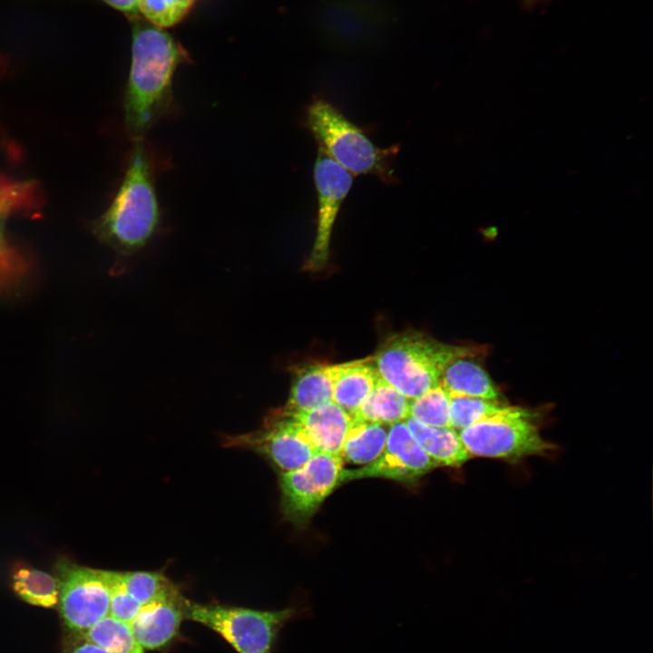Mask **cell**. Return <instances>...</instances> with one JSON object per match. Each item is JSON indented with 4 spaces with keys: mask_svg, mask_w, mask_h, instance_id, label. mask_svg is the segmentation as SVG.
<instances>
[{
    "mask_svg": "<svg viewBox=\"0 0 653 653\" xmlns=\"http://www.w3.org/2000/svg\"><path fill=\"white\" fill-rule=\"evenodd\" d=\"M132 62L123 99V118L132 141L176 110L173 77L190 60L187 51L162 28L131 17Z\"/></svg>",
    "mask_w": 653,
    "mask_h": 653,
    "instance_id": "1",
    "label": "cell"
},
{
    "mask_svg": "<svg viewBox=\"0 0 653 653\" xmlns=\"http://www.w3.org/2000/svg\"><path fill=\"white\" fill-rule=\"evenodd\" d=\"M132 142L122 182L109 208L93 225L95 236L122 255L143 248L161 221L152 154L145 139Z\"/></svg>",
    "mask_w": 653,
    "mask_h": 653,
    "instance_id": "2",
    "label": "cell"
},
{
    "mask_svg": "<svg viewBox=\"0 0 653 653\" xmlns=\"http://www.w3.org/2000/svg\"><path fill=\"white\" fill-rule=\"evenodd\" d=\"M474 348L439 342L418 332L395 334L373 356L380 377L412 400L440 385L446 365L463 356H474Z\"/></svg>",
    "mask_w": 653,
    "mask_h": 653,
    "instance_id": "3",
    "label": "cell"
},
{
    "mask_svg": "<svg viewBox=\"0 0 653 653\" xmlns=\"http://www.w3.org/2000/svg\"><path fill=\"white\" fill-rule=\"evenodd\" d=\"M306 127L322 150L353 175H372L395 181L392 161L398 147L380 148L365 131L327 101L315 99L307 108Z\"/></svg>",
    "mask_w": 653,
    "mask_h": 653,
    "instance_id": "4",
    "label": "cell"
},
{
    "mask_svg": "<svg viewBox=\"0 0 653 653\" xmlns=\"http://www.w3.org/2000/svg\"><path fill=\"white\" fill-rule=\"evenodd\" d=\"M291 608L257 610L185 599L184 619L219 634L238 653H269L283 626L293 618Z\"/></svg>",
    "mask_w": 653,
    "mask_h": 653,
    "instance_id": "5",
    "label": "cell"
},
{
    "mask_svg": "<svg viewBox=\"0 0 653 653\" xmlns=\"http://www.w3.org/2000/svg\"><path fill=\"white\" fill-rule=\"evenodd\" d=\"M458 434L471 456L517 461L554 447L541 437L531 414L518 406L508 405Z\"/></svg>",
    "mask_w": 653,
    "mask_h": 653,
    "instance_id": "6",
    "label": "cell"
},
{
    "mask_svg": "<svg viewBox=\"0 0 653 653\" xmlns=\"http://www.w3.org/2000/svg\"><path fill=\"white\" fill-rule=\"evenodd\" d=\"M58 609L68 635H80L109 615L110 593L103 570L60 560L54 567Z\"/></svg>",
    "mask_w": 653,
    "mask_h": 653,
    "instance_id": "7",
    "label": "cell"
},
{
    "mask_svg": "<svg viewBox=\"0 0 653 653\" xmlns=\"http://www.w3.org/2000/svg\"><path fill=\"white\" fill-rule=\"evenodd\" d=\"M344 463L339 455L317 452L303 466L281 473L279 485L284 515L294 523H306L341 482Z\"/></svg>",
    "mask_w": 653,
    "mask_h": 653,
    "instance_id": "8",
    "label": "cell"
},
{
    "mask_svg": "<svg viewBox=\"0 0 653 653\" xmlns=\"http://www.w3.org/2000/svg\"><path fill=\"white\" fill-rule=\"evenodd\" d=\"M226 443L262 454L281 473L303 466L317 453L302 424L282 412L270 418L262 430L229 437Z\"/></svg>",
    "mask_w": 653,
    "mask_h": 653,
    "instance_id": "9",
    "label": "cell"
},
{
    "mask_svg": "<svg viewBox=\"0 0 653 653\" xmlns=\"http://www.w3.org/2000/svg\"><path fill=\"white\" fill-rule=\"evenodd\" d=\"M317 197L315 241L306 268L317 270L327 262L333 228L342 203L349 192L353 176L318 149L314 164Z\"/></svg>",
    "mask_w": 653,
    "mask_h": 653,
    "instance_id": "10",
    "label": "cell"
},
{
    "mask_svg": "<svg viewBox=\"0 0 653 653\" xmlns=\"http://www.w3.org/2000/svg\"><path fill=\"white\" fill-rule=\"evenodd\" d=\"M436 465L417 443L405 422L401 421L388 428L386 444L382 454L372 463L359 469H344L341 482L365 477L414 481Z\"/></svg>",
    "mask_w": 653,
    "mask_h": 653,
    "instance_id": "11",
    "label": "cell"
},
{
    "mask_svg": "<svg viewBox=\"0 0 653 653\" xmlns=\"http://www.w3.org/2000/svg\"><path fill=\"white\" fill-rule=\"evenodd\" d=\"M184 601L175 590L141 605L130 625L143 649L164 648L177 636L184 619Z\"/></svg>",
    "mask_w": 653,
    "mask_h": 653,
    "instance_id": "12",
    "label": "cell"
},
{
    "mask_svg": "<svg viewBox=\"0 0 653 653\" xmlns=\"http://www.w3.org/2000/svg\"><path fill=\"white\" fill-rule=\"evenodd\" d=\"M286 414L302 424L317 452L341 456L346 436L353 422L352 414L333 401L309 411Z\"/></svg>",
    "mask_w": 653,
    "mask_h": 653,
    "instance_id": "13",
    "label": "cell"
},
{
    "mask_svg": "<svg viewBox=\"0 0 653 653\" xmlns=\"http://www.w3.org/2000/svg\"><path fill=\"white\" fill-rule=\"evenodd\" d=\"M333 379V365L317 363L297 367L282 412L297 414L332 402Z\"/></svg>",
    "mask_w": 653,
    "mask_h": 653,
    "instance_id": "14",
    "label": "cell"
},
{
    "mask_svg": "<svg viewBox=\"0 0 653 653\" xmlns=\"http://www.w3.org/2000/svg\"><path fill=\"white\" fill-rule=\"evenodd\" d=\"M332 401L354 415L374 389L380 375L373 356L333 365Z\"/></svg>",
    "mask_w": 653,
    "mask_h": 653,
    "instance_id": "15",
    "label": "cell"
},
{
    "mask_svg": "<svg viewBox=\"0 0 653 653\" xmlns=\"http://www.w3.org/2000/svg\"><path fill=\"white\" fill-rule=\"evenodd\" d=\"M414 438L436 463L459 467L472 457L452 427H434L408 417L405 421Z\"/></svg>",
    "mask_w": 653,
    "mask_h": 653,
    "instance_id": "16",
    "label": "cell"
},
{
    "mask_svg": "<svg viewBox=\"0 0 653 653\" xmlns=\"http://www.w3.org/2000/svg\"><path fill=\"white\" fill-rule=\"evenodd\" d=\"M472 357L463 356L449 363L441 375L440 385L448 395L497 400L499 392L492 379Z\"/></svg>",
    "mask_w": 653,
    "mask_h": 653,
    "instance_id": "17",
    "label": "cell"
},
{
    "mask_svg": "<svg viewBox=\"0 0 653 653\" xmlns=\"http://www.w3.org/2000/svg\"><path fill=\"white\" fill-rule=\"evenodd\" d=\"M387 434L388 429L385 424L353 416L352 424L343 444L342 459L344 462L359 465L372 463L384 452Z\"/></svg>",
    "mask_w": 653,
    "mask_h": 653,
    "instance_id": "18",
    "label": "cell"
},
{
    "mask_svg": "<svg viewBox=\"0 0 653 653\" xmlns=\"http://www.w3.org/2000/svg\"><path fill=\"white\" fill-rule=\"evenodd\" d=\"M410 400L381 377L354 417L381 424H393L409 417Z\"/></svg>",
    "mask_w": 653,
    "mask_h": 653,
    "instance_id": "19",
    "label": "cell"
},
{
    "mask_svg": "<svg viewBox=\"0 0 653 653\" xmlns=\"http://www.w3.org/2000/svg\"><path fill=\"white\" fill-rule=\"evenodd\" d=\"M12 588L21 599L33 606L54 608L58 604L57 579L45 571L18 568L12 575Z\"/></svg>",
    "mask_w": 653,
    "mask_h": 653,
    "instance_id": "20",
    "label": "cell"
},
{
    "mask_svg": "<svg viewBox=\"0 0 653 653\" xmlns=\"http://www.w3.org/2000/svg\"><path fill=\"white\" fill-rule=\"evenodd\" d=\"M109 653H144L136 640L131 625L110 614L80 635Z\"/></svg>",
    "mask_w": 653,
    "mask_h": 653,
    "instance_id": "21",
    "label": "cell"
},
{
    "mask_svg": "<svg viewBox=\"0 0 653 653\" xmlns=\"http://www.w3.org/2000/svg\"><path fill=\"white\" fill-rule=\"evenodd\" d=\"M24 189L23 184L0 187V289L13 287L24 271L23 262L12 252L5 238L6 218Z\"/></svg>",
    "mask_w": 653,
    "mask_h": 653,
    "instance_id": "22",
    "label": "cell"
},
{
    "mask_svg": "<svg viewBox=\"0 0 653 653\" xmlns=\"http://www.w3.org/2000/svg\"><path fill=\"white\" fill-rule=\"evenodd\" d=\"M450 426L457 432L503 411L497 399L449 395Z\"/></svg>",
    "mask_w": 653,
    "mask_h": 653,
    "instance_id": "23",
    "label": "cell"
},
{
    "mask_svg": "<svg viewBox=\"0 0 653 653\" xmlns=\"http://www.w3.org/2000/svg\"><path fill=\"white\" fill-rule=\"evenodd\" d=\"M409 416L434 427L450 426V398L441 385L410 400Z\"/></svg>",
    "mask_w": 653,
    "mask_h": 653,
    "instance_id": "24",
    "label": "cell"
},
{
    "mask_svg": "<svg viewBox=\"0 0 653 653\" xmlns=\"http://www.w3.org/2000/svg\"><path fill=\"white\" fill-rule=\"evenodd\" d=\"M196 0H138V13L151 24L167 28L180 23Z\"/></svg>",
    "mask_w": 653,
    "mask_h": 653,
    "instance_id": "25",
    "label": "cell"
},
{
    "mask_svg": "<svg viewBox=\"0 0 653 653\" xmlns=\"http://www.w3.org/2000/svg\"><path fill=\"white\" fill-rule=\"evenodd\" d=\"M122 578L128 591L141 605L176 590L170 580L159 572H122Z\"/></svg>",
    "mask_w": 653,
    "mask_h": 653,
    "instance_id": "26",
    "label": "cell"
},
{
    "mask_svg": "<svg viewBox=\"0 0 653 653\" xmlns=\"http://www.w3.org/2000/svg\"><path fill=\"white\" fill-rule=\"evenodd\" d=\"M110 593L109 614L131 624L141 605L130 594L122 578V572L103 570Z\"/></svg>",
    "mask_w": 653,
    "mask_h": 653,
    "instance_id": "27",
    "label": "cell"
},
{
    "mask_svg": "<svg viewBox=\"0 0 653 653\" xmlns=\"http://www.w3.org/2000/svg\"><path fill=\"white\" fill-rule=\"evenodd\" d=\"M63 653H109L82 637L68 635Z\"/></svg>",
    "mask_w": 653,
    "mask_h": 653,
    "instance_id": "28",
    "label": "cell"
},
{
    "mask_svg": "<svg viewBox=\"0 0 653 653\" xmlns=\"http://www.w3.org/2000/svg\"><path fill=\"white\" fill-rule=\"evenodd\" d=\"M110 6L119 10L130 17L138 14V0H102Z\"/></svg>",
    "mask_w": 653,
    "mask_h": 653,
    "instance_id": "29",
    "label": "cell"
}]
</instances>
